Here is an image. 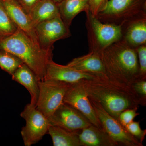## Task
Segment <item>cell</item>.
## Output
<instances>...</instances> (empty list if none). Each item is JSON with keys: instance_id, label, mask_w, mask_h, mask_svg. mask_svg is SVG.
I'll return each instance as SVG.
<instances>
[{"instance_id": "cell-1", "label": "cell", "mask_w": 146, "mask_h": 146, "mask_svg": "<svg viewBox=\"0 0 146 146\" xmlns=\"http://www.w3.org/2000/svg\"><path fill=\"white\" fill-rule=\"evenodd\" d=\"M88 97L99 102L112 117L119 120L120 114L128 109H138L140 100L132 86L97 76L81 80Z\"/></svg>"}, {"instance_id": "cell-2", "label": "cell", "mask_w": 146, "mask_h": 146, "mask_svg": "<svg viewBox=\"0 0 146 146\" xmlns=\"http://www.w3.org/2000/svg\"><path fill=\"white\" fill-rule=\"evenodd\" d=\"M97 53L110 78L130 86L141 80L136 49L122 39Z\"/></svg>"}, {"instance_id": "cell-3", "label": "cell", "mask_w": 146, "mask_h": 146, "mask_svg": "<svg viewBox=\"0 0 146 146\" xmlns=\"http://www.w3.org/2000/svg\"><path fill=\"white\" fill-rule=\"evenodd\" d=\"M0 48L19 58L33 71L38 81L44 80L48 63L53 60V49H46L25 32L18 28L0 42Z\"/></svg>"}, {"instance_id": "cell-4", "label": "cell", "mask_w": 146, "mask_h": 146, "mask_svg": "<svg viewBox=\"0 0 146 146\" xmlns=\"http://www.w3.org/2000/svg\"><path fill=\"white\" fill-rule=\"evenodd\" d=\"M96 18L102 23L120 26L146 18V0H109Z\"/></svg>"}, {"instance_id": "cell-5", "label": "cell", "mask_w": 146, "mask_h": 146, "mask_svg": "<svg viewBox=\"0 0 146 146\" xmlns=\"http://www.w3.org/2000/svg\"><path fill=\"white\" fill-rule=\"evenodd\" d=\"M85 13L89 52H99L122 39L121 26L102 23L89 10Z\"/></svg>"}, {"instance_id": "cell-6", "label": "cell", "mask_w": 146, "mask_h": 146, "mask_svg": "<svg viewBox=\"0 0 146 146\" xmlns=\"http://www.w3.org/2000/svg\"><path fill=\"white\" fill-rule=\"evenodd\" d=\"M71 84L50 80L39 81L36 108L48 119L63 103L66 91Z\"/></svg>"}, {"instance_id": "cell-7", "label": "cell", "mask_w": 146, "mask_h": 146, "mask_svg": "<svg viewBox=\"0 0 146 146\" xmlns=\"http://www.w3.org/2000/svg\"><path fill=\"white\" fill-rule=\"evenodd\" d=\"M20 116L26 122L22 128L21 136L25 146H31L37 143L47 134L50 124L49 121L36 106L27 104Z\"/></svg>"}, {"instance_id": "cell-8", "label": "cell", "mask_w": 146, "mask_h": 146, "mask_svg": "<svg viewBox=\"0 0 146 146\" xmlns=\"http://www.w3.org/2000/svg\"><path fill=\"white\" fill-rule=\"evenodd\" d=\"M89 100L104 129L118 146H143L127 130L118 119L109 114L99 102L90 98Z\"/></svg>"}, {"instance_id": "cell-9", "label": "cell", "mask_w": 146, "mask_h": 146, "mask_svg": "<svg viewBox=\"0 0 146 146\" xmlns=\"http://www.w3.org/2000/svg\"><path fill=\"white\" fill-rule=\"evenodd\" d=\"M35 29L39 44L48 49H53L54 44L56 41L71 35L70 27L60 16L40 23Z\"/></svg>"}, {"instance_id": "cell-10", "label": "cell", "mask_w": 146, "mask_h": 146, "mask_svg": "<svg viewBox=\"0 0 146 146\" xmlns=\"http://www.w3.org/2000/svg\"><path fill=\"white\" fill-rule=\"evenodd\" d=\"M63 102L70 105L81 112L92 125L104 129L91 105L81 81L71 84L66 91Z\"/></svg>"}, {"instance_id": "cell-11", "label": "cell", "mask_w": 146, "mask_h": 146, "mask_svg": "<svg viewBox=\"0 0 146 146\" xmlns=\"http://www.w3.org/2000/svg\"><path fill=\"white\" fill-rule=\"evenodd\" d=\"M48 119L51 125L72 131L81 130L92 124L81 112L64 102Z\"/></svg>"}, {"instance_id": "cell-12", "label": "cell", "mask_w": 146, "mask_h": 146, "mask_svg": "<svg viewBox=\"0 0 146 146\" xmlns=\"http://www.w3.org/2000/svg\"><path fill=\"white\" fill-rule=\"evenodd\" d=\"M97 76L91 73L77 70L67 65L57 64L52 60L47 65L44 80H50L73 84L83 80L91 79Z\"/></svg>"}, {"instance_id": "cell-13", "label": "cell", "mask_w": 146, "mask_h": 146, "mask_svg": "<svg viewBox=\"0 0 146 146\" xmlns=\"http://www.w3.org/2000/svg\"><path fill=\"white\" fill-rule=\"evenodd\" d=\"M1 1L18 28L25 32L33 39L38 42L35 29L33 26L29 15L18 2L16 0Z\"/></svg>"}, {"instance_id": "cell-14", "label": "cell", "mask_w": 146, "mask_h": 146, "mask_svg": "<svg viewBox=\"0 0 146 146\" xmlns=\"http://www.w3.org/2000/svg\"><path fill=\"white\" fill-rule=\"evenodd\" d=\"M121 27V39L131 48L136 49L146 45V18L131 21Z\"/></svg>"}, {"instance_id": "cell-15", "label": "cell", "mask_w": 146, "mask_h": 146, "mask_svg": "<svg viewBox=\"0 0 146 146\" xmlns=\"http://www.w3.org/2000/svg\"><path fill=\"white\" fill-rule=\"evenodd\" d=\"M12 80L23 85L30 95L31 104L36 106L39 94V81L28 66L23 63L11 75Z\"/></svg>"}, {"instance_id": "cell-16", "label": "cell", "mask_w": 146, "mask_h": 146, "mask_svg": "<svg viewBox=\"0 0 146 146\" xmlns=\"http://www.w3.org/2000/svg\"><path fill=\"white\" fill-rule=\"evenodd\" d=\"M67 65L84 72L98 76L106 75L103 63L96 52H89L85 55L74 58Z\"/></svg>"}, {"instance_id": "cell-17", "label": "cell", "mask_w": 146, "mask_h": 146, "mask_svg": "<svg viewBox=\"0 0 146 146\" xmlns=\"http://www.w3.org/2000/svg\"><path fill=\"white\" fill-rule=\"evenodd\" d=\"M81 146H118L104 129L91 124L78 134Z\"/></svg>"}, {"instance_id": "cell-18", "label": "cell", "mask_w": 146, "mask_h": 146, "mask_svg": "<svg viewBox=\"0 0 146 146\" xmlns=\"http://www.w3.org/2000/svg\"><path fill=\"white\" fill-rule=\"evenodd\" d=\"M29 15L34 29L42 22L60 16L58 3L51 0H41L32 9Z\"/></svg>"}, {"instance_id": "cell-19", "label": "cell", "mask_w": 146, "mask_h": 146, "mask_svg": "<svg viewBox=\"0 0 146 146\" xmlns=\"http://www.w3.org/2000/svg\"><path fill=\"white\" fill-rule=\"evenodd\" d=\"M58 5L60 18L69 27L78 14L89 10V0H64Z\"/></svg>"}, {"instance_id": "cell-20", "label": "cell", "mask_w": 146, "mask_h": 146, "mask_svg": "<svg viewBox=\"0 0 146 146\" xmlns=\"http://www.w3.org/2000/svg\"><path fill=\"white\" fill-rule=\"evenodd\" d=\"M80 131H72L57 126L50 125L47 134L51 137L53 146H81L78 136Z\"/></svg>"}, {"instance_id": "cell-21", "label": "cell", "mask_w": 146, "mask_h": 146, "mask_svg": "<svg viewBox=\"0 0 146 146\" xmlns=\"http://www.w3.org/2000/svg\"><path fill=\"white\" fill-rule=\"evenodd\" d=\"M23 63V61L15 55L0 48V68L10 75Z\"/></svg>"}, {"instance_id": "cell-22", "label": "cell", "mask_w": 146, "mask_h": 146, "mask_svg": "<svg viewBox=\"0 0 146 146\" xmlns=\"http://www.w3.org/2000/svg\"><path fill=\"white\" fill-rule=\"evenodd\" d=\"M18 28L0 0V34L7 37L13 34Z\"/></svg>"}, {"instance_id": "cell-23", "label": "cell", "mask_w": 146, "mask_h": 146, "mask_svg": "<svg viewBox=\"0 0 146 146\" xmlns=\"http://www.w3.org/2000/svg\"><path fill=\"white\" fill-rule=\"evenodd\" d=\"M139 64V76L141 80H146V45L136 49Z\"/></svg>"}, {"instance_id": "cell-24", "label": "cell", "mask_w": 146, "mask_h": 146, "mask_svg": "<svg viewBox=\"0 0 146 146\" xmlns=\"http://www.w3.org/2000/svg\"><path fill=\"white\" fill-rule=\"evenodd\" d=\"M125 128L131 134L143 143L146 136V130L141 129L139 122L133 121L126 126Z\"/></svg>"}, {"instance_id": "cell-25", "label": "cell", "mask_w": 146, "mask_h": 146, "mask_svg": "<svg viewBox=\"0 0 146 146\" xmlns=\"http://www.w3.org/2000/svg\"><path fill=\"white\" fill-rule=\"evenodd\" d=\"M132 87L139 97L140 105H146V80H140L132 84Z\"/></svg>"}, {"instance_id": "cell-26", "label": "cell", "mask_w": 146, "mask_h": 146, "mask_svg": "<svg viewBox=\"0 0 146 146\" xmlns=\"http://www.w3.org/2000/svg\"><path fill=\"white\" fill-rule=\"evenodd\" d=\"M137 109H128L123 111L120 114L119 120L124 127H125L129 123L133 121L136 117L139 115Z\"/></svg>"}, {"instance_id": "cell-27", "label": "cell", "mask_w": 146, "mask_h": 146, "mask_svg": "<svg viewBox=\"0 0 146 146\" xmlns=\"http://www.w3.org/2000/svg\"><path fill=\"white\" fill-rule=\"evenodd\" d=\"M109 0H89V11L92 16L96 17L104 8Z\"/></svg>"}, {"instance_id": "cell-28", "label": "cell", "mask_w": 146, "mask_h": 146, "mask_svg": "<svg viewBox=\"0 0 146 146\" xmlns=\"http://www.w3.org/2000/svg\"><path fill=\"white\" fill-rule=\"evenodd\" d=\"M28 13L41 0H16Z\"/></svg>"}, {"instance_id": "cell-29", "label": "cell", "mask_w": 146, "mask_h": 146, "mask_svg": "<svg viewBox=\"0 0 146 146\" xmlns=\"http://www.w3.org/2000/svg\"><path fill=\"white\" fill-rule=\"evenodd\" d=\"M51 1H53L55 3H59L63 1L64 0H51Z\"/></svg>"}, {"instance_id": "cell-30", "label": "cell", "mask_w": 146, "mask_h": 146, "mask_svg": "<svg viewBox=\"0 0 146 146\" xmlns=\"http://www.w3.org/2000/svg\"><path fill=\"white\" fill-rule=\"evenodd\" d=\"M5 37H6L0 34V42H1L2 40L3 39H4L5 38Z\"/></svg>"}]
</instances>
